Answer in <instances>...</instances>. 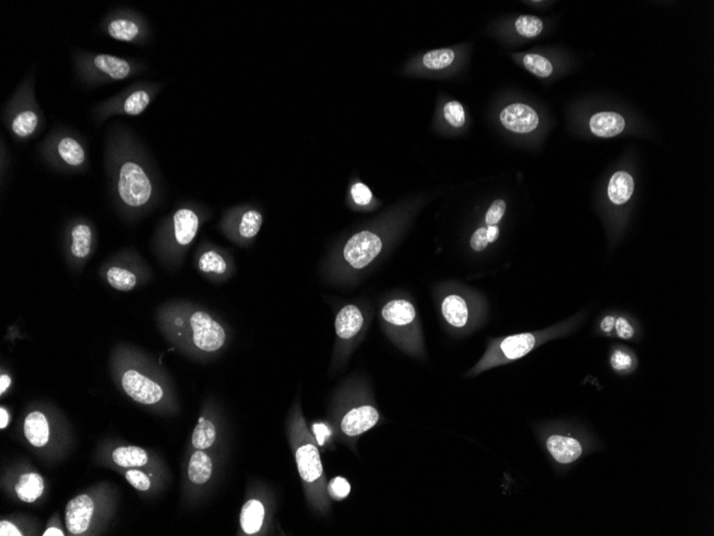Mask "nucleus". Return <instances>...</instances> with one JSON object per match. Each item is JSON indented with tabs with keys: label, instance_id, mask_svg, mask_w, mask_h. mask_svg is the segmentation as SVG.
<instances>
[{
	"label": "nucleus",
	"instance_id": "obj_1",
	"mask_svg": "<svg viewBox=\"0 0 714 536\" xmlns=\"http://www.w3.org/2000/svg\"><path fill=\"white\" fill-rule=\"evenodd\" d=\"M303 441L299 444L295 451V461L300 477L304 483L309 485L315 490L316 497L319 499L321 507H327V496H325V477H324L323 465L320 457L319 449L313 442L309 434H303Z\"/></svg>",
	"mask_w": 714,
	"mask_h": 536
},
{
	"label": "nucleus",
	"instance_id": "obj_2",
	"mask_svg": "<svg viewBox=\"0 0 714 536\" xmlns=\"http://www.w3.org/2000/svg\"><path fill=\"white\" fill-rule=\"evenodd\" d=\"M383 250V240L375 231H363L352 236L343 247L341 256L348 271H361L369 267Z\"/></svg>",
	"mask_w": 714,
	"mask_h": 536
},
{
	"label": "nucleus",
	"instance_id": "obj_3",
	"mask_svg": "<svg viewBox=\"0 0 714 536\" xmlns=\"http://www.w3.org/2000/svg\"><path fill=\"white\" fill-rule=\"evenodd\" d=\"M118 191L122 201L127 206L141 207L151 197V182L141 166L134 162H127L120 169Z\"/></svg>",
	"mask_w": 714,
	"mask_h": 536
},
{
	"label": "nucleus",
	"instance_id": "obj_4",
	"mask_svg": "<svg viewBox=\"0 0 714 536\" xmlns=\"http://www.w3.org/2000/svg\"><path fill=\"white\" fill-rule=\"evenodd\" d=\"M189 328L194 346L200 351H219L225 345V329L205 312H194L189 317Z\"/></svg>",
	"mask_w": 714,
	"mask_h": 536
},
{
	"label": "nucleus",
	"instance_id": "obj_5",
	"mask_svg": "<svg viewBox=\"0 0 714 536\" xmlns=\"http://www.w3.org/2000/svg\"><path fill=\"white\" fill-rule=\"evenodd\" d=\"M380 421V413L375 406L369 404L350 408L339 422L340 431L348 438H356L367 433Z\"/></svg>",
	"mask_w": 714,
	"mask_h": 536
},
{
	"label": "nucleus",
	"instance_id": "obj_6",
	"mask_svg": "<svg viewBox=\"0 0 714 536\" xmlns=\"http://www.w3.org/2000/svg\"><path fill=\"white\" fill-rule=\"evenodd\" d=\"M122 387L130 397L143 405L159 403L164 395L161 385L133 369L124 373Z\"/></svg>",
	"mask_w": 714,
	"mask_h": 536
},
{
	"label": "nucleus",
	"instance_id": "obj_7",
	"mask_svg": "<svg viewBox=\"0 0 714 536\" xmlns=\"http://www.w3.org/2000/svg\"><path fill=\"white\" fill-rule=\"evenodd\" d=\"M504 127L515 133H529L537 129L539 116L525 104L515 103L507 106L501 113Z\"/></svg>",
	"mask_w": 714,
	"mask_h": 536
},
{
	"label": "nucleus",
	"instance_id": "obj_8",
	"mask_svg": "<svg viewBox=\"0 0 714 536\" xmlns=\"http://www.w3.org/2000/svg\"><path fill=\"white\" fill-rule=\"evenodd\" d=\"M95 512V503L87 495L77 496L65 507V525L72 534L87 531Z\"/></svg>",
	"mask_w": 714,
	"mask_h": 536
},
{
	"label": "nucleus",
	"instance_id": "obj_9",
	"mask_svg": "<svg viewBox=\"0 0 714 536\" xmlns=\"http://www.w3.org/2000/svg\"><path fill=\"white\" fill-rule=\"evenodd\" d=\"M365 323V316L359 306L355 304L343 306L336 316L335 330L338 339L349 344L361 333Z\"/></svg>",
	"mask_w": 714,
	"mask_h": 536
},
{
	"label": "nucleus",
	"instance_id": "obj_10",
	"mask_svg": "<svg viewBox=\"0 0 714 536\" xmlns=\"http://www.w3.org/2000/svg\"><path fill=\"white\" fill-rule=\"evenodd\" d=\"M381 317L384 323L391 328L389 330L402 331L409 329L415 323L416 309L408 300H391L382 307Z\"/></svg>",
	"mask_w": 714,
	"mask_h": 536
},
{
	"label": "nucleus",
	"instance_id": "obj_11",
	"mask_svg": "<svg viewBox=\"0 0 714 536\" xmlns=\"http://www.w3.org/2000/svg\"><path fill=\"white\" fill-rule=\"evenodd\" d=\"M173 238L176 243L181 247H185L193 242L199 228V217L194 210H178L173 217Z\"/></svg>",
	"mask_w": 714,
	"mask_h": 536
},
{
	"label": "nucleus",
	"instance_id": "obj_12",
	"mask_svg": "<svg viewBox=\"0 0 714 536\" xmlns=\"http://www.w3.org/2000/svg\"><path fill=\"white\" fill-rule=\"evenodd\" d=\"M547 447L557 463L567 465L573 463L582 455L581 443L573 438L553 435L547 440Z\"/></svg>",
	"mask_w": 714,
	"mask_h": 536
},
{
	"label": "nucleus",
	"instance_id": "obj_13",
	"mask_svg": "<svg viewBox=\"0 0 714 536\" xmlns=\"http://www.w3.org/2000/svg\"><path fill=\"white\" fill-rule=\"evenodd\" d=\"M591 132L599 137H614L625 130L626 121L623 116L612 112L593 115L589 121Z\"/></svg>",
	"mask_w": 714,
	"mask_h": 536
},
{
	"label": "nucleus",
	"instance_id": "obj_14",
	"mask_svg": "<svg viewBox=\"0 0 714 536\" xmlns=\"http://www.w3.org/2000/svg\"><path fill=\"white\" fill-rule=\"evenodd\" d=\"M442 314L451 327L461 328L469 321V307L463 298L458 295H449L442 302Z\"/></svg>",
	"mask_w": 714,
	"mask_h": 536
},
{
	"label": "nucleus",
	"instance_id": "obj_15",
	"mask_svg": "<svg viewBox=\"0 0 714 536\" xmlns=\"http://www.w3.org/2000/svg\"><path fill=\"white\" fill-rule=\"evenodd\" d=\"M24 433L33 447H44L49 439V425L45 415L39 411L28 415L24 423Z\"/></svg>",
	"mask_w": 714,
	"mask_h": 536
},
{
	"label": "nucleus",
	"instance_id": "obj_16",
	"mask_svg": "<svg viewBox=\"0 0 714 536\" xmlns=\"http://www.w3.org/2000/svg\"><path fill=\"white\" fill-rule=\"evenodd\" d=\"M536 345V337L534 334L522 333L517 335L508 336L502 342L499 348L504 357L507 360H518L529 355Z\"/></svg>",
	"mask_w": 714,
	"mask_h": 536
},
{
	"label": "nucleus",
	"instance_id": "obj_17",
	"mask_svg": "<svg viewBox=\"0 0 714 536\" xmlns=\"http://www.w3.org/2000/svg\"><path fill=\"white\" fill-rule=\"evenodd\" d=\"M263 224V215L255 208L244 210L235 226L237 237L244 242H251L257 237Z\"/></svg>",
	"mask_w": 714,
	"mask_h": 536
},
{
	"label": "nucleus",
	"instance_id": "obj_18",
	"mask_svg": "<svg viewBox=\"0 0 714 536\" xmlns=\"http://www.w3.org/2000/svg\"><path fill=\"white\" fill-rule=\"evenodd\" d=\"M93 65L100 72L116 81L127 79L131 73V66L127 60L107 54L95 56Z\"/></svg>",
	"mask_w": 714,
	"mask_h": 536
},
{
	"label": "nucleus",
	"instance_id": "obj_19",
	"mask_svg": "<svg viewBox=\"0 0 714 536\" xmlns=\"http://www.w3.org/2000/svg\"><path fill=\"white\" fill-rule=\"evenodd\" d=\"M265 510L259 500H249L244 504L241 512L242 529L246 534H256L261 530L265 521Z\"/></svg>",
	"mask_w": 714,
	"mask_h": 536
},
{
	"label": "nucleus",
	"instance_id": "obj_20",
	"mask_svg": "<svg viewBox=\"0 0 714 536\" xmlns=\"http://www.w3.org/2000/svg\"><path fill=\"white\" fill-rule=\"evenodd\" d=\"M197 265L200 272L216 277H225L230 270L229 261L215 250H207L200 254Z\"/></svg>",
	"mask_w": 714,
	"mask_h": 536
},
{
	"label": "nucleus",
	"instance_id": "obj_21",
	"mask_svg": "<svg viewBox=\"0 0 714 536\" xmlns=\"http://www.w3.org/2000/svg\"><path fill=\"white\" fill-rule=\"evenodd\" d=\"M634 191V180L626 171L614 174L609 185V197L615 205H623L631 198Z\"/></svg>",
	"mask_w": 714,
	"mask_h": 536
},
{
	"label": "nucleus",
	"instance_id": "obj_22",
	"mask_svg": "<svg viewBox=\"0 0 714 536\" xmlns=\"http://www.w3.org/2000/svg\"><path fill=\"white\" fill-rule=\"evenodd\" d=\"M44 483L41 475L37 473H26L20 477L15 486V493L22 501L33 503L43 493Z\"/></svg>",
	"mask_w": 714,
	"mask_h": 536
},
{
	"label": "nucleus",
	"instance_id": "obj_23",
	"mask_svg": "<svg viewBox=\"0 0 714 536\" xmlns=\"http://www.w3.org/2000/svg\"><path fill=\"white\" fill-rule=\"evenodd\" d=\"M213 465L211 458L203 452L198 450L192 455L189 464V477L194 484L207 483L212 477Z\"/></svg>",
	"mask_w": 714,
	"mask_h": 536
},
{
	"label": "nucleus",
	"instance_id": "obj_24",
	"mask_svg": "<svg viewBox=\"0 0 714 536\" xmlns=\"http://www.w3.org/2000/svg\"><path fill=\"white\" fill-rule=\"evenodd\" d=\"M113 459L120 467H141L148 463V455L141 447H122L114 451Z\"/></svg>",
	"mask_w": 714,
	"mask_h": 536
},
{
	"label": "nucleus",
	"instance_id": "obj_25",
	"mask_svg": "<svg viewBox=\"0 0 714 536\" xmlns=\"http://www.w3.org/2000/svg\"><path fill=\"white\" fill-rule=\"evenodd\" d=\"M108 35L118 41L131 42L139 35V26L131 20H114L108 24Z\"/></svg>",
	"mask_w": 714,
	"mask_h": 536
},
{
	"label": "nucleus",
	"instance_id": "obj_26",
	"mask_svg": "<svg viewBox=\"0 0 714 536\" xmlns=\"http://www.w3.org/2000/svg\"><path fill=\"white\" fill-rule=\"evenodd\" d=\"M58 153L65 163L71 166H79L85 161V151L81 144L72 137H65L58 144Z\"/></svg>",
	"mask_w": 714,
	"mask_h": 536
},
{
	"label": "nucleus",
	"instance_id": "obj_27",
	"mask_svg": "<svg viewBox=\"0 0 714 536\" xmlns=\"http://www.w3.org/2000/svg\"><path fill=\"white\" fill-rule=\"evenodd\" d=\"M72 254L77 258L87 257L91 249L92 242V231L89 226L85 224L76 225L72 231Z\"/></svg>",
	"mask_w": 714,
	"mask_h": 536
},
{
	"label": "nucleus",
	"instance_id": "obj_28",
	"mask_svg": "<svg viewBox=\"0 0 714 536\" xmlns=\"http://www.w3.org/2000/svg\"><path fill=\"white\" fill-rule=\"evenodd\" d=\"M39 125V117L37 114L30 109L17 114L12 121V131L21 139H26L33 135Z\"/></svg>",
	"mask_w": 714,
	"mask_h": 536
},
{
	"label": "nucleus",
	"instance_id": "obj_29",
	"mask_svg": "<svg viewBox=\"0 0 714 536\" xmlns=\"http://www.w3.org/2000/svg\"><path fill=\"white\" fill-rule=\"evenodd\" d=\"M216 439V429L211 421L200 418L199 423L194 429L192 442L195 449L205 450L212 447Z\"/></svg>",
	"mask_w": 714,
	"mask_h": 536
},
{
	"label": "nucleus",
	"instance_id": "obj_30",
	"mask_svg": "<svg viewBox=\"0 0 714 536\" xmlns=\"http://www.w3.org/2000/svg\"><path fill=\"white\" fill-rule=\"evenodd\" d=\"M107 281L111 287L121 291H129L136 285V277L132 272L121 268H111L107 271Z\"/></svg>",
	"mask_w": 714,
	"mask_h": 536
},
{
	"label": "nucleus",
	"instance_id": "obj_31",
	"mask_svg": "<svg viewBox=\"0 0 714 536\" xmlns=\"http://www.w3.org/2000/svg\"><path fill=\"white\" fill-rule=\"evenodd\" d=\"M424 65L430 70H441L449 67L455 60L453 49H442L428 52L424 56Z\"/></svg>",
	"mask_w": 714,
	"mask_h": 536
},
{
	"label": "nucleus",
	"instance_id": "obj_32",
	"mask_svg": "<svg viewBox=\"0 0 714 536\" xmlns=\"http://www.w3.org/2000/svg\"><path fill=\"white\" fill-rule=\"evenodd\" d=\"M523 63L526 69L539 77H549L553 73V66L543 56L529 54L524 57Z\"/></svg>",
	"mask_w": 714,
	"mask_h": 536
},
{
	"label": "nucleus",
	"instance_id": "obj_33",
	"mask_svg": "<svg viewBox=\"0 0 714 536\" xmlns=\"http://www.w3.org/2000/svg\"><path fill=\"white\" fill-rule=\"evenodd\" d=\"M150 103V95L145 90H137L124 102L123 109L127 115H141Z\"/></svg>",
	"mask_w": 714,
	"mask_h": 536
},
{
	"label": "nucleus",
	"instance_id": "obj_34",
	"mask_svg": "<svg viewBox=\"0 0 714 536\" xmlns=\"http://www.w3.org/2000/svg\"><path fill=\"white\" fill-rule=\"evenodd\" d=\"M518 33L525 38H535L541 33L543 23L541 20L531 15H522L515 21Z\"/></svg>",
	"mask_w": 714,
	"mask_h": 536
},
{
	"label": "nucleus",
	"instance_id": "obj_35",
	"mask_svg": "<svg viewBox=\"0 0 714 536\" xmlns=\"http://www.w3.org/2000/svg\"><path fill=\"white\" fill-rule=\"evenodd\" d=\"M444 117L451 127L460 128L465 123V112L458 101L448 102L444 106Z\"/></svg>",
	"mask_w": 714,
	"mask_h": 536
},
{
	"label": "nucleus",
	"instance_id": "obj_36",
	"mask_svg": "<svg viewBox=\"0 0 714 536\" xmlns=\"http://www.w3.org/2000/svg\"><path fill=\"white\" fill-rule=\"evenodd\" d=\"M327 493L336 501L346 499L351 493V485L349 481L343 477H336L327 484Z\"/></svg>",
	"mask_w": 714,
	"mask_h": 536
},
{
	"label": "nucleus",
	"instance_id": "obj_37",
	"mask_svg": "<svg viewBox=\"0 0 714 536\" xmlns=\"http://www.w3.org/2000/svg\"><path fill=\"white\" fill-rule=\"evenodd\" d=\"M351 197L353 199L354 203L361 207H367L368 205L371 204L372 199H373V195L372 192L370 191L369 187L367 185H364L362 182H356L351 187Z\"/></svg>",
	"mask_w": 714,
	"mask_h": 536
},
{
	"label": "nucleus",
	"instance_id": "obj_38",
	"mask_svg": "<svg viewBox=\"0 0 714 536\" xmlns=\"http://www.w3.org/2000/svg\"><path fill=\"white\" fill-rule=\"evenodd\" d=\"M125 479L127 480L130 484L133 486L136 489L141 490V491H146L149 489L150 479L148 477L147 474L143 472L138 471V470H130L125 473Z\"/></svg>",
	"mask_w": 714,
	"mask_h": 536
},
{
	"label": "nucleus",
	"instance_id": "obj_39",
	"mask_svg": "<svg viewBox=\"0 0 714 536\" xmlns=\"http://www.w3.org/2000/svg\"><path fill=\"white\" fill-rule=\"evenodd\" d=\"M506 211V204L505 201L502 199H497L492 204L491 207L488 210L487 215H486V222H487L488 226H494L501 221L504 214Z\"/></svg>",
	"mask_w": 714,
	"mask_h": 536
},
{
	"label": "nucleus",
	"instance_id": "obj_40",
	"mask_svg": "<svg viewBox=\"0 0 714 536\" xmlns=\"http://www.w3.org/2000/svg\"><path fill=\"white\" fill-rule=\"evenodd\" d=\"M612 366L616 371H626V369H630L632 365V359L629 355L625 353V352L617 351L614 352V355H612Z\"/></svg>",
	"mask_w": 714,
	"mask_h": 536
},
{
	"label": "nucleus",
	"instance_id": "obj_41",
	"mask_svg": "<svg viewBox=\"0 0 714 536\" xmlns=\"http://www.w3.org/2000/svg\"><path fill=\"white\" fill-rule=\"evenodd\" d=\"M488 244H489V242H488L487 229L486 228H479V229H477L474 233L473 237H472V249L477 252H481L488 247Z\"/></svg>",
	"mask_w": 714,
	"mask_h": 536
},
{
	"label": "nucleus",
	"instance_id": "obj_42",
	"mask_svg": "<svg viewBox=\"0 0 714 536\" xmlns=\"http://www.w3.org/2000/svg\"><path fill=\"white\" fill-rule=\"evenodd\" d=\"M616 330L620 339H629L633 337L634 330L625 318H619L615 321Z\"/></svg>",
	"mask_w": 714,
	"mask_h": 536
},
{
	"label": "nucleus",
	"instance_id": "obj_43",
	"mask_svg": "<svg viewBox=\"0 0 714 536\" xmlns=\"http://www.w3.org/2000/svg\"><path fill=\"white\" fill-rule=\"evenodd\" d=\"M0 535L1 536H22L23 534L21 533L19 529H17L13 523H9L3 520L0 523Z\"/></svg>",
	"mask_w": 714,
	"mask_h": 536
},
{
	"label": "nucleus",
	"instance_id": "obj_44",
	"mask_svg": "<svg viewBox=\"0 0 714 536\" xmlns=\"http://www.w3.org/2000/svg\"><path fill=\"white\" fill-rule=\"evenodd\" d=\"M499 237V228L497 226H490L487 229V238L488 242L492 243V242L496 241L497 238Z\"/></svg>",
	"mask_w": 714,
	"mask_h": 536
},
{
	"label": "nucleus",
	"instance_id": "obj_45",
	"mask_svg": "<svg viewBox=\"0 0 714 536\" xmlns=\"http://www.w3.org/2000/svg\"><path fill=\"white\" fill-rule=\"evenodd\" d=\"M615 321V318L612 317V316L604 318L603 321L601 323V329L603 330L604 332H611L612 330L614 329Z\"/></svg>",
	"mask_w": 714,
	"mask_h": 536
},
{
	"label": "nucleus",
	"instance_id": "obj_46",
	"mask_svg": "<svg viewBox=\"0 0 714 536\" xmlns=\"http://www.w3.org/2000/svg\"><path fill=\"white\" fill-rule=\"evenodd\" d=\"M10 385H11V378L8 375H1V377H0V394L1 395L7 391Z\"/></svg>",
	"mask_w": 714,
	"mask_h": 536
},
{
	"label": "nucleus",
	"instance_id": "obj_47",
	"mask_svg": "<svg viewBox=\"0 0 714 536\" xmlns=\"http://www.w3.org/2000/svg\"><path fill=\"white\" fill-rule=\"evenodd\" d=\"M8 424H9V415H8L7 410L1 407L0 408V428L3 429L7 427Z\"/></svg>",
	"mask_w": 714,
	"mask_h": 536
},
{
	"label": "nucleus",
	"instance_id": "obj_48",
	"mask_svg": "<svg viewBox=\"0 0 714 536\" xmlns=\"http://www.w3.org/2000/svg\"><path fill=\"white\" fill-rule=\"evenodd\" d=\"M43 535L44 536H63V535H65V534H63V532H62L61 530L57 529V528H49V529H47V530H46L45 532H44Z\"/></svg>",
	"mask_w": 714,
	"mask_h": 536
}]
</instances>
